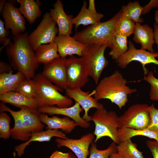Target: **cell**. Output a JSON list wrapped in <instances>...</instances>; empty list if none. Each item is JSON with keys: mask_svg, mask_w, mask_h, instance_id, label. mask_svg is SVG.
Masks as SVG:
<instances>
[{"mask_svg": "<svg viewBox=\"0 0 158 158\" xmlns=\"http://www.w3.org/2000/svg\"><path fill=\"white\" fill-rule=\"evenodd\" d=\"M27 32L13 36V42L6 46V53L13 68L26 78L32 79L39 66L35 53L28 39Z\"/></svg>", "mask_w": 158, "mask_h": 158, "instance_id": "1", "label": "cell"}, {"mask_svg": "<svg viewBox=\"0 0 158 158\" xmlns=\"http://www.w3.org/2000/svg\"><path fill=\"white\" fill-rule=\"evenodd\" d=\"M127 83L122 74L116 70L100 81L93 90V95L98 100L102 99L110 100L121 109L129 101L128 95L137 91L136 89H131L127 85Z\"/></svg>", "mask_w": 158, "mask_h": 158, "instance_id": "2", "label": "cell"}, {"mask_svg": "<svg viewBox=\"0 0 158 158\" xmlns=\"http://www.w3.org/2000/svg\"><path fill=\"white\" fill-rule=\"evenodd\" d=\"M122 13L121 9L109 20L90 25L77 32L73 37L85 45L105 44L110 48L115 35L116 23Z\"/></svg>", "mask_w": 158, "mask_h": 158, "instance_id": "3", "label": "cell"}, {"mask_svg": "<svg viewBox=\"0 0 158 158\" xmlns=\"http://www.w3.org/2000/svg\"><path fill=\"white\" fill-rule=\"evenodd\" d=\"M36 83L37 90L35 99L39 108L56 105L57 107L64 108L71 107L73 101L67 96L64 95L59 91L63 90L38 74L34 79Z\"/></svg>", "mask_w": 158, "mask_h": 158, "instance_id": "4", "label": "cell"}, {"mask_svg": "<svg viewBox=\"0 0 158 158\" xmlns=\"http://www.w3.org/2000/svg\"><path fill=\"white\" fill-rule=\"evenodd\" d=\"M118 118L114 111H107L104 107L97 109L90 119L95 125L93 133L96 136L94 142L105 136L110 138L116 144L120 142L118 135V129L120 128Z\"/></svg>", "mask_w": 158, "mask_h": 158, "instance_id": "5", "label": "cell"}, {"mask_svg": "<svg viewBox=\"0 0 158 158\" xmlns=\"http://www.w3.org/2000/svg\"><path fill=\"white\" fill-rule=\"evenodd\" d=\"M108 47L105 44L87 45L81 57L87 69L89 76L97 84L101 74L107 66L108 61L104 55Z\"/></svg>", "mask_w": 158, "mask_h": 158, "instance_id": "6", "label": "cell"}, {"mask_svg": "<svg viewBox=\"0 0 158 158\" xmlns=\"http://www.w3.org/2000/svg\"><path fill=\"white\" fill-rule=\"evenodd\" d=\"M150 106L146 104H138L129 107L119 117L120 128L127 127L140 130L146 129L151 122Z\"/></svg>", "mask_w": 158, "mask_h": 158, "instance_id": "7", "label": "cell"}, {"mask_svg": "<svg viewBox=\"0 0 158 158\" xmlns=\"http://www.w3.org/2000/svg\"><path fill=\"white\" fill-rule=\"evenodd\" d=\"M59 29L49 13L46 12L37 28L28 36L30 44L34 51L39 46L54 41Z\"/></svg>", "mask_w": 158, "mask_h": 158, "instance_id": "8", "label": "cell"}, {"mask_svg": "<svg viewBox=\"0 0 158 158\" xmlns=\"http://www.w3.org/2000/svg\"><path fill=\"white\" fill-rule=\"evenodd\" d=\"M66 70L67 88H81L88 82L90 76L81 57L73 55L67 59Z\"/></svg>", "mask_w": 158, "mask_h": 158, "instance_id": "9", "label": "cell"}, {"mask_svg": "<svg viewBox=\"0 0 158 158\" xmlns=\"http://www.w3.org/2000/svg\"><path fill=\"white\" fill-rule=\"evenodd\" d=\"M157 57L158 52L152 53L141 49H137L133 42L129 40L128 50L115 61L119 67L124 68L132 61H138L141 63L145 75L149 72L145 67L146 65L150 63L158 65V60L156 59Z\"/></svg>", "mask_w": 158, "mask_h": 158, "instance_id": "10", "label": "cell"}, {"mask_svg": "<svg viewBox=\"0 0 158 158\" xmlns=\"http://www.w3.org/2000/svg\"><path fill=\"white\" fill-rule=\"evenodd\" d=\"M67 59L60 57L44 65L41 73L44 78L62 89L67 88Z\"/></svg>", "mask_w": 158, "mask_h": 158, "instance_id": "11", "label": "cell"}, {"mask_svg": "<svg viewBox=\"0 0 158 158\" xmlns=\"http://www.w3.org/2000/svg\"><path fill=\"white\" fill-rule=\"evenodd\" d=\"M4 21L6 29H11L13 36L22 33L26 30L24 17L18 8L9 1H7L0 13Z\"/></svg>", "mask_w": 158, "mask_h": 158, "instance_id": "12", "label": "cell"}, {"mask_svg": "<svg viewBox=\"0 0 158 158\" xmlns=\"http://www.w3.org/2000/svg\"><path fill=\"white\" fill-rule=\"evenodd\" d=\"M65 90L67 96L78 103L84 110L85 113L82 118L87 122L90 121L91 116L88 114L90 109L95 108L99 109L104 107L103 105L99 103L97 99L91 96L94 94V91L90 94L89 91L85 92L81 88H66Z\"/></svg>", "mask_w": 158, "mask_h": 158, "instance_id": "13", "label": "cell"}, {"mask_svg": "<svg viewBox=\"0 0 158 158\" xmlns=\"http://www.w3.org/2000/svg\"><path fill=\"white\" fill-rule=\"evenodd\" d=\"M94 134L90 133L77 139L59 138L55 141L59 148L65 147L71 150L77 158H87L89 154V147L95 138Z\"/></svg>", "mask_w": 158, "mask_h": 158, "instance_id": "14", "label": "cell"}, {"mask_svg": "<svg viewBox=\"0 0 158 158\" xmlns=\"http://www.w3.org/2000/svg\"><path fill=\"white\" fill-rule=\"evenodd\" d=\"M41 113L50 115H61L68 117L75 121L78 126L84 128H88L90 123L81 117L80 113L83 109L80 105L76 102L73 106L61 108L54 106H46L38 108Z\"/></svg>", "mask_w": 158, "mask_h": 158, "instance_id": "15", "label": "cell"}, {"mask_svg": "<svg viewBox=\"0 0 158 158\" xmlns=\"http://www.w3.org/2000/svg\"><path fill=\"white\" fill-rule=\"evenodd\" d=\"M54 41L57 45L59 54L62 58L74 54L82 57L83 51L87 46V45L77 41L70 35H58Z\"/></svg>", "mask_w": 158, "mask_h": 158, "instance_id": "16", "label": "cell"}, {"mask_svg": "<svg viewBox=\"0 0 158 158\" xmlns=\"http://www.w3.org/2000/svg\"><path fill=\"white\" fill-rule=\"evenodd\" d=\"M49 13L58 25V35H70L73 25V16L66 13L61 1L57 0L56 1L54 5V8L50 10Z\"/></svg>", "mask_w": 158, "mask_h": 158, "instance_id": "17", "label": "cell"}, {"mask_svg": "<svg viewBox=\"0 0 158 158\" xmlns=\"http://www.w3.org/2000/svg\"><path fill=\"white\" fill-rule=\"evenodd\" d=\"M1 112L8 111L13 118L14 125L10 130L11 136L14 139L26 142L30 138L32 133L27 130L18 111H13L1 102L0 105Z\"/></svg>", "mask_w": 158, "mask_h": 158, "instance_id": "18", "label": "cell"}, {"mask_svg": "<svg viewBox=\"0 0 158 158\" xmlns=\"http://www.w3.org/2000/svg\"><path fill=\"white\" fill-rule=\"evenodd\" d=\"M133 40L136 43L140 44L141 49L147 50L149 51L155 52L153 48L154 43V31L147 24L143 25L138 23L135 24Z\"/></svg>", "mask_w": 158, "mask_h": 158, "instance_id": "19", "label": "cell"}, {"mask_svg": "<svg viewBox=\"0 0 158 158\" xmlns=\"http://www.w3.org/2000/svg\"><path fill=\"white\" fill-rule=\"evenodd\" d=\"M39 118L42 123L47 125L48 129H60L66 133H71L78 126L74 121L67 116L62 118L56 116L49 117L46 114L41 113Z\"/></svg>", "mask_w": 158, "mask_h": 158, "instance_id": "20", "label": "cell"}, {"mask_svg": "<svg viewBox=\"0 0 158 158\" xmlns=\"http://www.w3.org/2000/svg\"><path fill=\"white\" fill-rule=\"evenodd\" d=\"M54 137L67 139L68 138L63 132L57 130L48 129L46 130L32 133L30 139L27 141L16 146L15 150L18 155L21 157L26 147L32 142H49Z\"/></svg>", "mask_w": 158, "mask_h": 158, "instance_id": "21", "label": "cell"}, {"mask_svg": "<svg viewBox=\"0 0 158 158\" xmlns=\"http://www.w3.org/2000/svg\"><path fill=\"white\" fill-rule=\"evenodd\" d=\"M19 112L28 131L31 133L43 130L44 124L40 120L38 109L22 107Z\"/></svg>", "mask_w": 158, "mask_h": 158, "instance_id": "22", "label": "cell"}, {"mask_svg": "<svg viewBox=\"0 0 158 158\" xmlns=\"http://www.w3.org/2000/svg\"><path fill=\"white\" fill-rule=\"evenodd\" d=\"M0 100L4 103H9L20 108L24 106L37 109L39 108L35 99L29 98L16 91L0 95Z\"/></svg>", "mask_w": 158, "mask_h": 158, "instance_id": "23", "label": "cell"}, {"mask_svg": "<svg viewBox=\"0 0 158 158\" xmlns=\"http://www.w3.org/2000/svg\"><path fill=\"white\" fill-rule=\"evenodd\" d=\"M20 4L19 11L29 23L32 24L42 14L40 7L41 2L38 0H17Z\"/></svg>", "mask_w": 158, "mask_h": 158, "instance_id": "24", "label": "cell"}, {"mask_svg": "<svg viewBox=\"0 0 158 158\" xmlns=\"http://www.w3.org/2000/svg\"><path fill=\"white\" fill-rule=\"evenodd\" d=\"M35 51L36 60L39 63L47 64L61 57L54 41L39 46Z\"/></svg>", "mask_w": 158, "mask_h": 158, "instance_id": "25", "label": "cell"}, {"mask_svg": "<svg viewBox=\"0 0 158 158\" xmlns=\"http://www.w3.org/2000/svg\"><path fill=\"white\" fill-rule=\"evenodd\" d=\"M87 2L84 1L78 14L73 18V23L76 30L80 25H90L99 23L103 17V14L100 13L94 14L90 12L87 8Z\"/></svg>", "mask_w": 158, "mask_h": 158, "instance_id": "26", "label": "cell"}, {"mask_svg": "<svg viewBox=\"0 0 158 158\" xmlns=\"http://www.w3.org/2000/svg\"><path fill=\"white\" fill-rule=\"evenodd\" d=\"M26 78L21 73L13 74L12 70L8 73L0 74V95L15 91L20 83Z\"/></svg>", "mask_w": 158, "mask_h": 158, "instance_id": "27", "label": "cell"}, {"mask_svg": "<svg viewBox=\"0 0 158 158\" xmlns=\"http://www.w3.org/2000/svg\"><path fill=\"white\" fill-rule=\"evenodd\" d=\"M118 135L120 142L131 138L134 136H142L154 139L158 142V134L148 129L140 130L129 128L122 127L118 128Z\"/></svg>", "mask_w": 158, "mask_h": 158, "instance_id": "28", "label": "cell"}, {"mask_svg": "<svg viewBox=\"0 0 158 158\" xmlns=\"http://www.w3.org/2000/svg\"><path fill=\"white\" fill-rule=\"evenodd\" d=\"M131 139L120 142L117 145V153L123 158H144L143 152L139 150Z\"/></svg>", "mask_w": 158, "mask_h": 158, "instance_id": "29", "label": "cell"}, {"mask_svg": "<svg viewBox=\"0 0 158 158\" xmlns=\"http://www.w3.org/2000/svg\"><path fill=\"white\" fill-rule=\"evenodd\" d=\"M127 37L115 34L112 41L109 55L115 61L119 58L128 49Z\"/></svg>", "mask_w": 158, "mask_h": 158, "instance_id": "30", "label": "cell"}, {"mask_svg": "<svg viewBox=\"0 0 158 158\" xmlns=\"http://www.w3.org/2000/svg\"><path fill=\"white\" fill-rule=\"evenodd\" d=\"M121 8L122 14L128 17L135 23L141 24L143 22V19L140 17L143 8L138 1H130L127 5L122 6Z\"/></svg>", "mask_w": 158, "mask_h": 158, "instance_id": "31", "label": "cell"}, {"mask_svg": "<svg viewBox=\"0 0 158 158\" xmlns=\"http://www.w3.org/2000/svg\"><path fill=\"white\" fill-rule=\"evenodd\" d=\"M135 24L130 18L122 13L116 23L115 34L129 37L133 33Z\"/></svg>", "mask_w": 158, "mask_h": 158, "instance_id": "32", "label": "cell"}, {"mask_svg": "<svg viewBox=\"0 0 158 158\" xmlns=\"http://www.w3.org/2000/svg\"><path fill=\"white\" fill-rule=\"evenodd\" d=\"M36 90L35 80L25 78L20 83L15 91L29 98L35 99Z\"/></svg>", "mask_w": 158, "mask_h": 158, "instance_id": "33", "label": "cell"}, {"mask_svg": "<svg viewBox=\"0 0 158 158\" xmlns=\"http://www.w3.org/2000/svg\"><path fill=\"white\" fill-rule=\"evenodd\" d=\"M116 144L113 142L107 149L99 150L97 149L96 145L92 142L89 149V158H108L112 154L117 152Z\"/></svg>", "mask_w": 158, "mask_h": 158, "instance_id": "34", "label": "cell"}, {"mask_svg": "<svg viewBox=\"0 0 158 158\" xmlns=\"http://www.w3.org/2000/svg\"><path fill=\"white\" fill-rule=\"evenodd\" d=\"M11 119L5 112L0 114V138L4 139H8L11 136L10 124Z\"/></svg>", "mask_w": 158, "mask_h": 158, "instance_id": "35", "label": "cell"}, {"mask_svg": "<svg viewBox=\"0 0 158 158\" xmlns=\"http://www.w3.org/2000/svg\"><path fill=\"white\" fill-rule=\"evenodd\" d=\"M143 79L150 85L149 93L150 99L158 102V79L155 78L152 71L149 72Z\"/></svg>", "mask_w": 158, "mask_h": 158, "instance_id": "36", "label": "cell"}, {"mask_svg": "<svg viewBox=\"0 0 158 158\" xmlns=\"http://www.w3.org/2000/svg\"><path fill=\"white\" fill-rule=\"evenodd\" d=\"M149 111L151 122L146 129L153 131L158 134V109L156 108L152 104L150 106Z\"/></svg>", "mask_w": 158, "mask_h": 158, "instance_id": "37", "label": "cell"}, {"mask_svg": "<svg viewBox=\"0 0 158 158\" xmlns=\"http://www.w3.org/2000/svg\"><path fill=\"white\" fill-rule=\"evenodd\" d=\"M10 31L5 27L4 23L0 19V42L4 43L3 45L0 48V51L5 47L10 42L11 37H8Z\"/></svg>", "mask_w": 158, "mask_h": 158, "instance_id": "38", "label": "cell"}, {"mask_svg": "<svg viewBox=\"0 0 158 158\" xmlns=\"http://www.w3.org/2000/svg\"><path fill=\"white\" fill-rule=\"evenodd\" d=\"M146 145L152 153L153 158H158V142L155 140H147Z\"/></svg>", "mask_w": 158, "mask_h": 158, "instance_id": "39", "label": "cell"}, {"mask_svg": "<svg viewBox=\"0 0 158 158\" xmlns=\"http://www.w3.org/2000/svg\"><path fill=\"white\" fill-rule=\"evenodd\" d=\"M142 15L149 12L153 8H158V0H151L146 5L143 7Z\"/></svg>", "mask_w": 158, "mask_h": 158, "instance_id": "40", "label": "cell"}, {"mask_svg": "<svg viewBox=\"0 0 158 158\" xmlns=\"http://www.w3.org/2000/svg\"><path fill=\"white\" fill-rule=\"evenodd\" d=\"M70 152L63 153L57 150L54 152L50 158H69Z\"/></svg>", "mask_w": 158, "mask_h": 158, "instance_id": "41", "label": "cell"}, {"mask_svg": "<svg viewBox=\"0 0 158 158\" xmlns=\"http://www.w3.org/2000/svg\"><path fill=\"white\" fill-rule=\"evenodd\" d=\"M0 74L7 73L6 72H9L11 70V66L7 63L1 61L0 62Z\"/></svg>", "mask_w": 158, "mask_h": 158, "instance_id": "42", "label": "cell"}, {"mask_svg": "<svg viewBox=\"0 0 158 158\" xmlns=\"http://www.w3.org/2000/svg\"><path fill=\"white\" fill-rule=\"evenodd\" d=\"M154 40L158 48V25L155 23L154 24Z\"/></svg>", "mask_w": 158, "mask_h": 158, "instance_id": "43", "label": "cell"}, {"mask_svg": "<svg viewBox=\"0 0 158 158\" xmlns=\"http://www.w3.org/2000/svg\"><path fill=\"white\" fill-rule=\"evenodd\" d=\"M88 9L90 12L92 13L96 14L97 13L95 8V0H89V5Z\"/></svg>", "mask_w": 158, "mask_h": 158, "instance_id": "44", "label": "cell"}, {"mask_svg": "<svg viewBox=\"0 0 158 158\" xmlns=\"http://www.w3.org/2000/svg\"><path fill=\"white\" fill-rule=\"evenodd\" d=\"M108 158H123L117 152L112 154Z\"/></svg>", "mask_w": 158, "mask_h": 158, "instance_id": "45", "label": "cell"}, {"mask_svg": "<svg viewBox=\"0 0 158 158\" xmlns=\"http://www.w3.org/2000/svg\"><path fill=\"white\" fill-rule=\"evenodd\" d=\"M6 1L5 0H1L0 1V13L4 7Z\"/></svg>", "mask_w": 158, "mask_h": 158, "instance_id": "46", "label": "cell"}, {"mask_svg": "<svg viewBox=\"0 0 158 158\" xmlns=\"http://www.w3.org/2000/svg\"><path fill=\"white\" fill-rule=\"evenodd\" d=\"M154 19L155 23L158 25V10H156L154 13Z\"/></svg>", "mask_w": 158, "mask_h": 158, "instance_id": "47", "label": "cell"}, {"mask_svg": "<svg viewBox=\"0 0 158 158\" xmlns=\"http://www.w3.org/2000/svg\"><path fill=\"white\" fill-rule=\"evenodd\" d=\"M77 157L73 154L72 153L70 152V156L69 158H77Z\"/></svg>", "mask_w": 158, "mask_h": 158, "instance_id": "48", "label": "cell"}]
</instances>
